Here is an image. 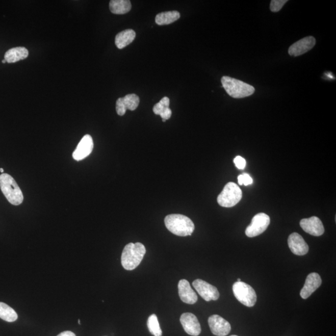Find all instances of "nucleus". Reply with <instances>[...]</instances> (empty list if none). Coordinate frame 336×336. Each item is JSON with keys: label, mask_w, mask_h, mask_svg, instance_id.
Returning <instances> with one entry per match:
<instances>
[{"label": "nucleus", "mask_w": 336, "mask_h": 336, "mask_svg": "<svg viewBox=\"0 0 336 336\" xmlns=\"http://www.w3.org/2000/svg\"><path fill=\"white\" fill-rule=\"evenodd\" d=\"M165 224L168 230L180 237L191 236L195 228L193 222L182 214H170L166 216Z\"/></svg>", "instance_id": "1"}, {"label": "nucleus", "mask_w": 336, "mask_h": 336, "mask_svg": "<svg viewBox=\"0 0 336 336\" xmlns=\"http://www.w3.org/2000/svg\"><path fill=\"white\" fill-rule=\"evenodd\" d=\"M146 253L145 247L140 242L127 244L121 254V265L126 270H135Z\"/></svg>", "instance_id": "2"}, {"label": "nucleus", "mask_w": 336, "mask_h": 336, "mask_svg": "<svg viewBox=\"0 0 336 336\" xmlns=\"http://www.w3.org/2000/svg\"><path fill=\"white\" fill-rule=\"evenodd\" d=\"M0 189L10 204L19 205L23 202L24 197L21 189L10 174L0 175Z\"/></svg>", "instance_id": "3"}, {"label": "nucleus", "mask_w": 336, "mask_h": 336, "mask_svg": "<svg viewBox=\"0 0 336 336\" xmlns=\"http://www.w3.org/2000/svg\"><path fill=\"white\" fill-rule=\"evenodd\" d=\"M221 83L227 94L234 98L247 97L255 92V88L252 86L228 76L222 77Z\"/></svg>", "instance_id": "4"}, {"label": "nucleus", "mask_w": 336, "mask_h": 336, "mask_svg": "<svg viewBox=\"0 0 336 336\" xmlns=\"http://www.w3.org/2000/svg\"><path fill=\"white\" fill-rule=\"evenodd\" d=\"M242 197L241 189L236 183H228L217 197V202L224 208H231L240 202Z\"/></svg>", "instance_id": "5"}, {"label": "nucleus", "mask_w": 336, "mask_h": 336, "mask_svg": "<svg viewBox=\"0 0 336 336\" xmlns=\"http://www.w3.org/2000/svg\"><path fill=\"white\" fill-rule=\"evenodd\" d=\"M232 290L234 296L242 304L250 307L255 304L257 296L250 285L244 282L237 281L233 285Z\"/></svg>", "instance_id": "6"}, {"label": "nucleus", "mask_w": 336, "mask_h": 336, "mask_svg": "<svg viewBox=\"0 0 336 336\" xmlns=\"http://www.w3.org/2000/svg\"><path fill=\"white\" fill-rule=\"evenodd\" d=\"M270 223V217L265 213H259L253 217L250 225L245 230L248 237H255L261 235L267 229Z\"/></svg>", "instance_id": "7"}, {"label": "nucleus", "mask_w": 336, "mask_h": 336, "mask_svg": "<svg viewBox=\"0 0 336 336\" xmlns=\"http://www.w3.org/2000/svg\"><path fill=\"white\" fill-rule=\"evenodd\" d=\"M194 289L199 295L206 301H216L219 298L220 294L218 290L208 282L202 279H197L193 283Z\"/></svg>", "instance_id": "8"}, {"label": "nucleus", "mask_w": 336, "mask_h": 336, "mask_svg": "<svg viewBox=\"0 0 336 336\" xmlns=\"http://www.w3.org/2000/svg\"><path fill=\"white\" fill-rule=\"evenodd\" d=\"M209 326L213 334L217 336H225L229 334L231 326L227 321L219 315L210 316L208 320Z\"/></svg>", "instance_id": "9"}, {"label": "nucleus", "mask_w": 336, "mask_h": 336, "mask_svg": "<svg viewBox=\"0 0 336 336\" xmlns=\"http://www.w3.org/2000/svg\"><path fill=\"white\" fill-rule=\"evenodd\" d=\"M180 322L187 334L197 336L201 332V327L196 316L190 313H183Z\"/></svg>", "instance_id": "10"}, {"label": "nucleus", "mask_w": 336, "mask_h": 336, "mask_svg": "<svg viewBox=\"0 0 336 336\" xmlns=\"http://www.w3.org/2000/svg\"><path fill=\"white\" fill-rule=\"evenodd\" d=\"M94 149V142L90 135H86L82 138L77 148L72 154V157L77 162L89 157Z\"/></svg>", "instance_id": "11"}, {"label": "nucleus", "mask_w": 336, "mask_h": 336, "mask_svg": "<svg viewBox=\"0 0 336 336\" xmlns=\"http://www.w3.org/2000/svg\"><path fill=\"white\" fill-rule=\"evenodd\" d=\"M300 226L304 231L313 236H321L324 232L323 222L317 217L313 216L308 219H302Z\"/></svg>", "instance_id": "12"}, {"label": "nucleus", "mask_w": 336, "mask_h": 336, "mask_svg": "<svg viewBox=\"0 0 336 336\" xmlns=\"http://www.w3.org/2000/svg\"><path fill=\"white\" fill-rule=\"evenodd\" d=\"M315 44V38L313 36H307L292 44L289 49V55L295 57L303 55L312 49Z\"/></svg>", "instance_id": "13"}, {"label": "nucleus", "mask_w": 336, "mask_h": 336, "mask_svg": "<svg viewBox=\"0 0 336 336\" xmlns=\"http://www.w3.org/2000/svg\"><path fill=\"white\" fill-rule=\"evenodd\" d=\"M288 244L293 253L296 255H304L308 252L309 246L304 239L298 233H293L288 239Z\"/></svg>", "instance_id": "14"}, {"label": "nucleus", "mask_w": 336, "mask_h": 336, "mask_svg": "<svg viewBox=\"0 0 336 336\" xmlns=\"http://www.w3.org/2000/svg\"><path fill=\"white\" fill-rule=\"evenodd\" d=\"M322 283V279L317 273H312L307 275L303 289L301 290L300 296L303 299L308 298Z\"/></svg>", "instance_id": "15"}, {"label": "nucleus", "mask_w": 336, "mask_h": 336, "mask_svg": "<svg viewBox=\"0 0 336 336\" xmlns=\"http://www.w3.org/2000/svg\"><path fill=\"white\" fill-rule=\"evenodd\" d=\"M179 295L182 301L185 303L193 304L197 301V296L191 289L190 284L186 279H180L178 283Z\"/></svg>", "instance_id": "16"}, {"label": "nucleus", "mask_w": 336, "mask_h": 336, "mask_svg": "<svg viewBox=\"0 0 336 336\" xmlns=\"http://www.w3.org/2000/svg\"><path fill=\"white\" fill-rule=\"evenodd\" d=\"M29 56L27 48L24 47H16L7 50L5 55V60L8 63H15L16 62L23 60Z\"/></svg>", "instance_id": "17"}, {"label": "nucleus", "mask_w": 336, "mask_h": 336, "mask_svg": "<svg viewBox=\"0 0 336 336\" xmlns=\"http://www.w3.org/2000/svg\"><path fill=\"white\" fill-rule=\"evenodd\" d=\"M136 37V33L134 30L128 29L123 31L116 36L115 43L118 49H123L131 44Z\"/></svg>", "instance_id": "18"}, {"label": "nucleus", "mask_w": 336, "mask_h": 336, "mask_svg": "<svg viewBox=\"0 0 336 336\" xmlns=\"http://www.w3.org/2000/svg\"><path fill=\"white\" fill-rule=\"evenodd\" d=\"M109 8L115 15H123L132 9V4L129 0H112L110 2Z\"/></svg>", "instance_id": "19"}, {"label": "nucleus", "mask_w": 336, "mask_h": 336, "mask_svg": "<svg viewBox=\"0 0 336 336\" xmlns=\"http://www.w3.org/2000/svg\"><path fill=\"white\" fill-rule=\"evenodd\" d=\"M180 13L177 11H166L158 15L155 18V22L160 26L173 23L174 21L178 20L180 18Z\"/></svg>", "instance_id": "20"}, {"label": "nucleus", "mask_w": 336, "mask_h": 336, "mask_svg": "<svg viewBox=\"0 0 336 336\" xmlns=\"http://www.w3.org/2000/svg\"><path fill=\"white\" fill-rule=\"evenodd\" d=\"M0 318L5 321L12 323L18 319V315L12 307L8 304L0 302Z\"/></svg>", "instance_id": "21"}, {"label": "nucleus", "mask_w": 336, "mask_h": 336, "mask_svg": "<svg viewBox=\"0 0 336 336\" xmlns=\"http://www.w3.org/2000/svg\"><path fill=\"white\" fill-rule=\"evenodd\" d=\"M124 108L129 111H134L137 109L140 104L139 97L136 94H131L120 98Z\"/></svg>", "instance_id": "22"}, {"label": "nucleus", "mask_w": 336, "mask_h": 336, "mask_svg": "<svg viewBox=\"0 0 336 336\" xmlns=\"http://www.w3.org/2000/svg\"><path fill=\"white\" fill-rule=\"evenodd\" d=\"M148 327L149 332L154 336H162V331L160 326L159 321L156 315H151L148 318Z\"/></svg>", "instance_id": "23"}, {"label": "nucleus", "mask_w": 336, "mask_h": 336, "mask_svg": "<svg viewBox=\"0 0 336 336\" xmlns=\"http://www.w3.org/2000/svg\"><path fill=\"white\" fill-rule=\"evenodd\" d=\"M169 98L167 97H165L159 102L155 104L152 111H153L154 114L160 115L166 109L169 108Z\"/></svg>", "instance_id": "24"}, {"label": "nucleus", "mask_w": 336, "mask_h": 336, "mask_svg": "<svg viewBox=\"0 0 336 336\" xmlns=\"http://www.w3.org/2000/svg\"><path fill=\"white\" fill-rule=\"evenodd\" d=\"M287 2V0H272L270 4V10L274 13L278 12Z\"/></svg>", "instance_id": "25"}, {"label": "nucleus", "mask_w": 336, "mask_h": 336, "mask_svg": "<svg viewBox=\"0 0 336 336\" xmlns=\"http://www.w3.org/2000/svg\"><path fill=\"white\" fill-rule=\"evenodd\" d=\"M238 182L239 185L242 186L244 185L245 186H248L252 184L253 179L249 176V174L244 173L239 175L238 176Z\"/></svg>", "instance_id": "26"}, {"label": "nucleus", "mask_w": 336, "mask_h": 336, "mask_svg": "<svg viewBox=\"0 0 336 336\" xmlns=\"http://www.w3.org/2000/svg\"><path fill=\"white\" fill-rule=\"evenodd\" d=\"M234 164L236 167L239 169H244L246 166V161L244 158L238 156L234 160Z\"/></svg>", "instance_id": "27"}, {"label": "nucleus", "mask_w": 336, "mask_h": 336, "mask_svg": "<svg viewBox=\"0 0 336 336\" xmlns=\"http://www.w3.org/2000/svg\"><path fill=\"white\" fill-rule=\"evenodd\" d=\"M116 111L117 114L120 116H123L125 114L126 110L124 108L122 103L120 99V98L117 100L116 102Z\"/></svg>", "instance_id": "28"}, {"label": "nucleus", "mask_w": 336, "mask_h": 336, "mask_svg": "<svg viewBox=\"0 0 336 336\" xmlns=\"http://www.w3.org/2000/svg\"><path fill=\"white\" fill-rule=\"evenodd\" d=\"M172 115L171 110L169 108L166 109L165 111H164L162 114L160 115V117L162 118L163 122L167 120H169L171 118Z\"/></svg>", "instance_id": "29"}, {"label": "nucleus", "mask_w": 336, "mask_h": 336, "mask_svg": "<svg viewBox=\"0 0 336 336\" xmlns=\"http://www.w3.org/2000/svg\"><path fill=\"white\" fill-rule=\"evenodd\" d=\"M57 336H76L74 332L71 331H64L61 332V334H59Z\"/></svg>", "instance_id": "30"}, {"label": "nucleus", "mask_w": 336, "mask_h": 336, "mask_svg": "<svg viewBox=\"0 0 336 336\" xmlns=\"http://www.w3.org/2000/svg\"><path fill=\"white\" fill-rule=\"evenodd\" d=\"M0 172H1V173H2V174L4 173V169H3V168H0Z\"/></svg>", "instance_id": "31"}, {"label": "nucleus", "mask_w": 336, "mask_h": 336, "mask_svg": "<svg viewBox=\"0 0 336 336\" xmlns=\"http://www.w3.org/2000/svg\"><path fill=\"white\" fill-rule=\"evenodd\" d=\"M7 63V61H6L5 60V59H4V60H3V61H2V63L5 64V63Z\"/></svg>", "instance_id": "32"}, {"label": "nucleus", "mask_w": 336, "mask_h": 336, "mask_svg": "<svg viewBox=\"0 0 336 336\" xmlns=\"http://www.w3.org/2000/svg\"><path fill=\"white\" fill-rule=\"evenodd\" d=\"M237 281H239V282L242 281L241 279V278H238V279H237Z\"/></svg>", "instance_id": "33"}, {"label": "nucleus", "mask_w": 336, "mask_h": 336, "mask_svg": "<svg viewBox=\"0 0 336 336\" xmlns=\"http://www.w3.org/2000/svg\"><path fill=\"white\" fill-rule=\"evenodd\" d=\"M78 322H79V324H81V321L79 320Z\"/></svg>", "instance_id": "34"}, {"label": "nucleus", "mask_w": 336, "mask_h": 336, "mask_svg": "<svg viewBox=\"0 0 336 336\" xmlns=\"http://www.w3.org/2000/svg\"><path fill=\"white\" fill-rule=\"evenodd\" d=\"M230 336H237V335H230Z\"/></svg>", "instance_id": "35"}]
</instances>
